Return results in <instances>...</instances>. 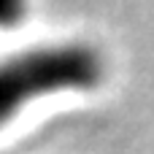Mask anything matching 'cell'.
<instances>
[{
    "label": "cell",
    "mask_w": 154,
    "mask_h": 154,
    "mask_svg": "<svg viewBox=\"0 0 154 154\" xmlns=\"http://www.w3.org/2000/svg\"><path fill=\"white\" fill-rule=\"evenodd\" d=\"M106 79V51L84 38H60L8 51L0 57V130L38 103L97 92Z\"/></svg>",
    "instance_id": "cell-1"
},
{
    "label": "cell",
    "mask_w": 154,
    "mask_h": 154,
    "mask_svg": "<svg viewBox=\"0 0 154 154\" xmlns=\"http://www.w3.org/2000/svg\"><path fill=\"white\" fill-rule=\"evenodd\" d=\"M32 0H0V32H14L27 24Z\"/></svg>",
    "instance_id": "cell-2"
}]
</instances>
